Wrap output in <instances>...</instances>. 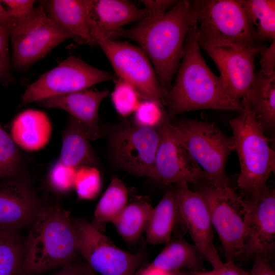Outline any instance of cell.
Listing matches in <instances>:
<instances>
[{"label":"cell","mask_w":275,"mask_h":275,"mask_svg":"<svg viewBox=\"0 0 275 275\" xmlns=\"http://www.w3.org/2000/svg\"><path fill=\"white\" fill-rule=\"evenodd\" d=\"M197 24L188 31L176 80L165 97L166 118L202 109L243 110L240 102L227 94L220 76L207 65L200 50Z\"/></svg>","instance_id":"cell-1"},{"label":"cell","mask_w":275,"mask_h":275,"mask_svg":"<svg viewBox=\"0 0 275 275\" xmlns=\"http://www.w3.org/2000/svg\"><path fill=\"white\" fill-rule=\"evenodd\" d=\"M78 254L76 228L68 211L58 205L42 206L25 240L17 275H36L75 261Z\"/></svg>","instance_id":"cell-2"},{"label":"cell","mask_w":275,"mask_h":275,"mask_svg":"<svg viewBox=\"0 0 275 275\" xmlns=\"http://www.w3.org/2000/svg\"><path fill=\"white\" fill-rule=\"evenodd\" d=\"M197 24L189 1H178L161 19L133 40L149 59L164 99L182 59L186 35Z\"/></svg>","instance_id":"cell-3"},{"label":"cell","mask_w":275,"mask_h":275,"mask_svg":"<svg viewBox=\"0 0 275 275\" xmlns=\"http://www.w3.org/2000/svg\"><path fill=\"white\" fill-rule=\"evenodd\" d=\"M197 24L200 47L261 46L239 0L189 1Z\"/></svg>","instance_id":"cell-4"},{"label":"cell","mask_w":275,"mask_h":275,"mask_svg":"<svg viewBox=\"0 0 275 275\" xmlns=\"http://www.w3.org/2000/svg\"><path fill=\"white\" fill-rule=\"evenodd\" d=\"M240 173L238 187L250 198L259 197L275 171V152L255 116L244 109L229 121Z\"/></svg>","instance_id":"cell-5"},{"label":"cell","mask_w":275,"mask_h":275,"mask_svg":"<svg viewBox=\"0 0 275 275\" xmlns=\"http://www.w3.org/2000/svg\"><path fill=\"white\" fill-rule=\"evenodd\" d=\"M172 123L181 142L206 174L207 182L217 188L230 187L226 164L235 150L232 137L208 122L183 120Z\"/></svg>","instance_id":"cell-6"},{"label":"cell","mask_w":275,"mask_h":275,"mask_svg":"<svg viewBox=\"0 0 275 275\" xmlns=\"http://www.w3.org/2000/svg\"><path fill=\"white\" fill-rule=\"evenodd\" d=\"M208 208L227 260L243 254L248 235L250 203L230 187L217 188L208 184L197 191Z\"/></svg>","instance_id":"cell-7"},{"label":"cell","mask_w":275,"mask_h":275,"mask_svg":"<svg viewBox=\"0 0 275 275\" xmlns=\"http://www.w3.org/2000/svg\"><path fill=\"white\" fill-rule=\"evenodd\" d=\"M69 39H73L71 34L50 19L40 3L29 16L11 26V65L25 70Z\"/></svg>","instance_id":"cell-8"},{"label":"cell","mask_w":275,"mask_h":275,"mask_svg":"<svg viewBox=\"0 0 275 275\" xmlns=\"http://www.w3.org/2000/svg\"><path fill=\"white\" fill-rule=\"evenodd\" d=\"M115 74L96 68L70 55L30 84L22 96L24 104L88 89L97 84L115 81Z\"/></svg>","instance_id":"cell-9"},{"label":"cell","mask_w":275,"mask_h":275,"mask_svg":"<svg viewBox=\"0 0 275 275\" xmlns=\"http://www.w3.org/2000/svg\"><path fill=\"white\" fill-rule=\"evenodd\" d=\"M78 251L85 261L101 275H134L143 261L142 254H132L117 247L86 219L72 218Z\"/></svg>","instance_id":"cell-10"},{"label":"cell","mask_w":275,"mask_h":275,"mask_svg":"<svg viewBox=\"0 0 275 275\" xmlns=\"http://www.w3.org/2000/svg\"><path fill=\"white\" fill-rule=\"evenodd\" d=\"M110 62L117 78L131 84L144 99L165 105L164 95L148 57L139 46L127 41L106 40L98 44Z\"/></svg>","instance_id":"cell-11"},{"label":"cell","mask_w":275,"mask_h":275,"mask_svg":"<svg viewBox=\"0 0 275 275\" xmlns=\"http://www.w3.org/2000/svg\"><path fill=\"white\" fill-rule=\"evenodd\" d=\"M159 133L152 179L167 185L207 182L206 174L190 155L166 117L159 125Z\"/></svg>","instance_id":"cell-12"},{"label":"cell","mask_w":275,"mask_h":275,"mask_svg":"<svg viewBox=\"0 0 275 275\" xmlns=\"http://www.w3.org/2000/svg\"><path fill=\"white\" fill-rule=\"evenodd\" d=\"M159 138V126L123 128L117 133L113 142L115 158L126 171L152 178Z\"/></svg>","instance_id":"cell-13"},{"label":"cell","mask_w":275,"mask_h":275,"mask_svg":"<svg viewBox=\"0 0 275 275\" xmlns=\"http://www.w3.org/2000/svg\"><path fill=\"white\" fill-rule=\"evenodd\" d=\"M175 190L179 216L185 225L194 244L213 268L223 263L214 245L212 225L207 204L197 191L186 183L176 185Z\"/></svg>","instance_id":"cell-14"},{"label":"cell","mask_w":275,"mask_h":275,"mask_svg":"<svg viewBox=\"0 0 275 275\" xmlns=\"http://www.w3.org/2000/svg\"><path fill=\"white\" fill-rule=\"evenodd\" d=\"M261 46H222L205 50L218 68L228 95L240 102L249 91L255 74V58Z\"/></svg>","instance_id":"cell-15"},{"label":"cell","mask_w":275,"mask_h":275,"mask_svg":"<svg viewBox=\"0 0 275 275\" xmlns=\"http://www.w3.org/2000/svg\"><path fill=\"white\" fill-rule=\"evenodd\" d=\"M43 205L29 184L16 176L0 180V231L31 226Z\"/></svg>","instance_id":"cell-16"},{"label":"cell","mask_w":275,"mask_h":275,"mask_svg":"<svg viewBox=\"0 0 275 275\" xmlns=\"http://www.w3.org/2000/svg\"><path fill=\"white\" fill-rule=\"evenodd\" d=\"M248 200V230L243 254L266 258L275 244L274 190L267 185L259 197Z\"/></svg>","instance_id":"cell-17"},{"label":"cell","mask_w":275,"mask_h":275,"mask_svg":"<svg viewBox=\"0 0 275 275\" xmlns=\"http://www.w3.org/2000/svg\"><path fill=\"white\" fill-rule=\"evenodd\" d=\"M90 34L96 44L111 39L127 24L145 16L143 8L126 0H85Z\"/></svg>","instance_id":"cell-18"},{"label":"cell","mask_w":275,"mask_h":275,"mask_svg":"<svg viewBox=\"0 0 275 275\" xmlns=\"http://www.w3.org/2000/svg\"><path fill=\"white\" fill-rule=\"evenodd\" d=\"M108 93V89H87L49 98L37 103L47 108H60L68 112L85 126L89 140H95L101 135L98 124L99 107Z\"/></svg>","instance_id":"cell-19"},{"label":"cell","mask_w":275,"mask_h":275,"mask_svg":"<svg viewBox=\"0 0 275 275\" xmlns=\"http://www.w3.org/2000/svg\"><path fill=\"white\" fill-rule=\"evenodd\" d=\"M47 16L69 32L78 44L96 45L89 30L85 0H49L40 2Z\"/></svg>","instance_id":"cell-20"},{"label":"cell","mask_w":275,"mask_h":275,"mask_svg":"<svg viewBox=\"0 0 275 275\" xmlns=\"http://www.w3.org/2000/svg\"><path fill=\"white\" fill-rule=\"evenodd\" d=\"M244 109L251 113L263 130L275 126V73L267 75L261 70L255 73L246 95L240 101Z\"/></svg>","instance_id":"cell-21"},{"label":"cell","mask_w":275,"mask_h":275,"mask_svg":"<svg viewBox=\"0 0 275 275\" xmlns=\"http://www.w3.org/2000/svg\"><path fill=\"white\" fill-rule=\"evenodd\" d=\"M51 132V124L47 115L33 109L18 114L11 127V137L15 144L28 151L44 148L49 141Z\"/></svg>","instance_id":"cell-22"},{"label":"cell","mask_w":275,"mask_h":275,"mask_svg":"<svg viewBox=\"0 0 275 275\" xmlns=\"http://www.w3.org/2000/svg\"><path fill=\"white\" fill-rule=\"evenodd\" d=\"M179 216L175 190L170 189L152 209L145 229L146 241L152 244L170 242Z\"/></svg>","instance_id":"cell-23"},{"label":"cell","mask_w":275,"mask_h":275,"mask_svg":"<svg viewBox=\"0 0 275 275\" xmlns=\"http://www.w3.org/2000/svg\"><path fill=\"white\" fill-rule=\"evenodd\" d=\"M204 258L194 244L178 239L167 243L150 265L169 272L184 268L197 270L202 267Z\"/></svg>","instance_id":"cell-24"},{"label":"cell","mask_w":275,"mask_h":275,"mask_svg":"<svg viewBox=\"0 0 275 275\" xmlns=\"http://www.w3.org/2000/svg\"><path fill=\"white\" fill-rule=\"evenodd\" d=\"M89 140L85 126L71 117L63 138L59 161L76 169L92 163L94 158Z\"/></svg>","instance_id":"cell-25"},{"label":"cell","mask_w":275,"mask_h":275,"mask_svg":"<svg viewBox=\"0 0 275 275\" xmlns=\"http://www.w3.org/2000/svg\"><path fill=\"white\" fill-rule=\"evenodd\" d=\"M152 206L143 202L126 205L112 222L118 233L128 243L137 241L145 230Z\"/></svg>","instance_id":"cell-26"},{"label":"cell","mask_w":275,"mask_h":275,"mask_svg":"<svg viewBox=\"0 0 275 275\" xmlns=\"http://www.w3.org/2000/svg\"><path fill=\"white\" fill-rule=\"evenodd\" d=\"M261 42L275 39V1L239 0Z\"/></svg>","instance_id":"cell-27"},{"label":"cell","mask_w":275,"mask_h":275,"mask_svg":"<svg viewBox=\"0 0 275 275\" xmlns=\"http://www.w3.org/2000/svg\"><path fill=\"white\" fill-rule=\"evenodd\" d=\"M127 189L117 177H113L94 211V216L98 223L112 222L126 206Z\"/></svg>","instance_id":"cell-28"},{"label":"cell","mask_w":275,"mask_h":275,"mask_svg":"<svg viewBox=\"0 0 275 275\" xmlns=\"http://www.w3.org/2000/svg\"><path fill=\"white\" fill-rule=\"evenodd\" d=\"M25 240L17 233L0 231V275H17L22 263Z\"/></svg>","instance_id":"cell-29"},{"label":"cell","mask_w":275,"mask_h":275,"mask_svg":"<svg viewBox=\"0 0 275 275\" xmlns=\"http://www.w3.org/2000/svg\"><path fill=\"white\" fill-rule=\"evenodd\" d=\"M144 6V17L129 29L122 28L117 36L133 40L154 23L161 19L164 14L174 6L178 1L175 0H142L139 1Z\"/></svg>","instance_id":"cell-30"},{"label":"cell","mask_w":275,"mask_h":275,"mask_svg":"<svg viewBox=\"0 0 275 275\" xmlns=\"http://www.w3.org/2000/svg\"><path fill=\"white\" fill-rule=\"evenodd\" d=\"M111 98L117 113L126 117L133 113L138 107L141 97L138 91L129 83L120 78L115 80Z\"/></svg>","instance_id":"cell-31"},{"label":"cell","mask_w":275,"mask_h":275,"mask_svg":"<svg viewBox=\"0 0 275 275\" xmlns=\"http://www.w3.org/2000/svg\"><path fill=\"white\" fill-rule=\"evenodd\" d=\"M101 178L99 171L89 165L77 169L74 183L78 197L84 200H92L99 194L101 188Z\"/></svg>","instance_id":"cell-32"},{"label":"cell","mask_w":275,"mask_h":275,"mask_svg":"<svg viewBox=\"0 0 275 275\" xmlns=\"http://www.w3.org/2000/svg\"><path fill=\"white\" fill-rule=\"evenodd\" d=\"M163 104L149 99L140 101L134 111V121L137 126L156 128L158 127L166 118Z\"/></svg>","instance_id":"cell-33"},{"label":"cell","mask_w":275,"mask_h":275,"mask_svg":"<svg viewBox=\"0 0 275 275\" xmlns=\"http://www.w3.org/2000/svg\"><path fill=\"white\" fill-rule=\"evenodd\" d=\"M76 168L67 166L59 160L52 167L48 175L51 187L60 193H65L74 188Z\"/></svg>","instance_id":"cell-34"},{"label":"cell","mask_w":275,"mask_h":275,"mask_svg":"<svg viewBox=\"0 0 275 275\" xmlns=\"http://www.w3.org/2000/svg\"><path fill=\"white\" fill-rule=\"evenodd\" d=\"M10 29L0 26V85L4 86L15 81L11 71V60L9 54Z\"/></svg>","instance_id":"cell-35"},{"label":"cell","mask_w":275,"mask_h":275,"mask_svg":"<svg viewBox=\"0 0 275 275\" xmlns=\"http://www.w3.org/2000/svg\"><path fill=\"white\" fill-rule=\"evenodd\" d=\"M9 15L17 21L29 16L34 10L35 1L3 0L1 1Z\"/></svg>","instance_id":"cell-36"},{"label":"cell","mask_w":275,"mask_h":275,"mask_svg":"<svg viewBox=\"0 0 275 275\" xmlns=\"http://www.w3.org/2000/svg\"><path fill=\"white\" fill-rule=\"evenodd\" d=\"M258 53L261 71L267 75L275 73V39L268 47L261 46Z\"/></svg>","instance_id":"cell-37"},{"label":"cell","mask_w":275,"mask_h":275,"mask_svg":"<svg viewBox=\"0 0 275 275\" xmlns=\"http://www.w3.org/2000/svg\"><path fill=\"white\" fill-rule=\"evenodd\" d=\"M51 275H98L85 261L70 262L56 273Z\"/></svg>","instance_id":"cell-38"},{"label":"cell","mask_w":275,"mask_h":275,"mask_svg":"<svg viewBox=\"0 0 275 275\" xmlns=\"http://www.w3.org/2000/svg\"><path fill=\"white\" fill-rule=\"evenodd\" d=\"M249 275H275V272L267 259L257 256L254 258L253 264Z\"/></svg>","instance_id":"cell-39"},{"label":"cell","mask_w":275,"mask_h":275,"mask_svg":"<svg viewBox=\"0 0 275 275\" xmlns=\"http://www.w3.org/2000/svg\"><path fill=\"white\" fill-rule=\"evenodd\" d=\"M212 275H249L245 270L237 267L232 260H227L211 271Z\"/></svg>","instance_id":"cell-40"},{"label":"cell","mask_w":275,"mask_h":275,"mask_svg":"<svg viewBox=\"0 0 275 275\" xmlns=\"http://www.w3.org/2000/svg\"><path fill=\"white\" fill-rule=\"evenodd\" d=\"M14 21L0 1V26L11 28Z\"/></svg>","instance_id":"cell-41"},{"label":"cell","mask_w":275,"mask_h":275,"mask_svg":"<svg viewBox=\"0 0 275 275\" xmlns=\"http://www.w3.org/2000/svg\"><path fill=\"white\" fill-rule=\"evenodd\" d=\"M137 275H174L173 272H169L158 269L149 265L142 270Z\"/></svg>","instance_id":"cell-42"},{"label":"cell","mask_w":275,"mask_h":275,"mask_svg":"<svg viewBox=\"0 0 275 275\" xmlns=\"http://www.w3.org/2000/svg\"><path fill=\"white\" fill-rule=\"evenodd\" d=\"M196 275H212V273L211 271L206 272H199L197 273Z\"/></svg>","instance_id":"cell-43"},{"label":"cell","mask_w":275,"mask_h":275,"mask_svg":"<svg viewBox=\"0 0 275 275\" xmlns=\"http://www.w3.org/2000/svg\"><path fill=\"white\" fill-rule=\"evenodd\" d=\"M173 272V274H174V275H183V274H182L177 273V272H176V271Z\"/></svg>","instance_id":"cell-44"}]
</instances>
